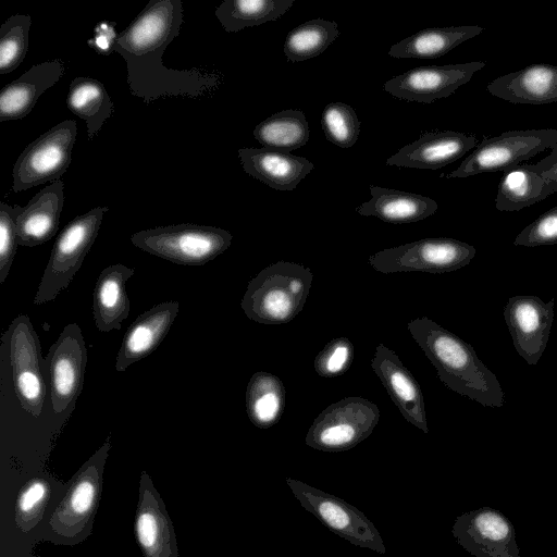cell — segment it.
I'll return each mask as SVG.
<instances>
[{"mask_svg": "<svg viewBox=\"0 0 557 557\" xmlns=\"http://www.w3.org/2000/svg\"><path fill=\"white\" fill-rule=\"evenodd\" d=\"M183 24L181 0H150L116 37L113 51L126 63L128 87L146 103L163 97L199 98L216 87L213 74L163 64L162 55Z\"/></svg>", "mask_w": 557, "mask_h": 557, "instance_id": "1", "label": "cell"}, {"mask_svg": "<svg viewBox=\"0 0 557 557\" xmlns=\"http://www.w3.org/2000/svg\"><path fill=\"white\" fill-rule=\"evenodd\" d=\"M407 329L447 388L483 407L505 405L497 376L479 359L470 344L426 317L412 319Z\"/></svg>", "mask_w": 557, "mask_h": 557, "instance_id": "2", "label": "cell"}, {"mask_svg": "<svg viewBox=\"0 0 557 557\" xmlns=\"http://www.w3.org/2000/svg\"><path fill=\"white\" fill-rule=\"evenodd\" d=\"M110 448L111 442L108 437L64 484L58 503L45 522L42 541L74 546L91 534Z\"/></svg>", "mask_w": 557, "mask_h": 557, "instance_id": "3", "label": "cell"}, {"mask_svg": "<svg viewBox=\"0 0 557 557\" xmlns=\"http://www.w3.org/2000/svg\"><path fill=\"white\" fill-rule=\"evenodd\" d=\"M313 274L302 264L278 261L248 283L240 302L246 317L261 324H284L304 308Z\"/></svg>", "mask_w": 557, "mask_h": 557, "instance_id": "4", "label": "cell"}, {"mask_svg": "<svg viewBox=\"0 0 557 557\" xmlns=\"http://www.w3.org/2000/svg\"><path fill=\"white\" fill-rule=\"evenodd\" d=\"M232 239L223 228L194 223L158 226L131 236L136 248L180 265H203L223 253Z\"/></svg>", "mask_w": 557, "mask_h": 557, "instance_id": "5", "label": "cell"}, {"mask_svg": "<svg viewBox=\"0 0 557 557\" xmlns=\"http://www.w3.org/2000/svg\"><path fill=\"white\" fill-rule=\"evenodd\" d=\"M108 207H96L70 221L57 237L34 304L53 301L72 282L94 245Z\"/></svg>", "mask_w": 557, "mask_h": 557, "instance_id": "6", "label": "cell"}, {"mask_svg": "<svg viewBox=\"0 0 557 557\" xmlns=\"http://www.w3.org/2000/svg\"><path fill=\"white\" fill-rule=\"evenodd\" d=\"M380 420L379 407L362 397L349 396L327 406L309 428L306 444L321 451L354 448L373 432Z\"/></svg>", "mask_w": 557, "mask_h": 557, "instance_id": "7", "label": "cell"}, {"mask_svg": "<svg viewBox=\"0 0 557 557\" xmlns=\"http://www.w3.org/2000/svg\"><path fill=\"white\" fill-rule=\"evenodd\" d=\"M286 483L300 505L330 531L355 546L386 554L379 530L355 506L302 481L286 478Z\"/></svg>", "mask_w": 557, "mask_h": 557, "instance_id": "8", "label": "cell"}, {"mask_svg": "<svg viewBox=\"0 0 557 557\" xmlns=\"http://www.w3.org/2000/svg\"><path fill=\"white\" fill-rule=\"evenodd\" d=\"M475 256V248L454 238H424L386 248L370 256L369 263L384 274L400 272L446 273L461 269Z\"/></svg>", "mask_w": 557, "mask_h": 557, "instance_id": "9", "label": "cell"}, {"mask_svg": "<svg viewBox=\"0 0 557 557\" xmlns=\"http://www.w3.org/2000/svg\"><path fill=\"white\" fill-rule=\"evenodd\" d=\"M557 145V129L507 131L484 138L447 178H462L487 172H506Z\"/></svg>", "mask_w": 557, "mask_h": 557, "instance_id": "10", "label": "cell"}, {"mask_svg": "<svg viewBox=\"0 0 557 557\" xmlns=\"http://www.w3.org/2000/svg\"><path fill=\"white\" fill-rule=\"evenodd\" d=\"M76 136V122L65 120L29 143L14 163L12 190L61 180L71 164Z\"/></svg>", "mask_w": 557, "mask_h": 557, "instance_id": "11", "label": "cell"}, {"mask_svg": "<svg viewBox=\"0 0 557 557\" xmlns=\"http://www.w3.org/2000/svg\"><path fill=\"white\" fill-rule=\"evenodd\" d=\"M8 338L12 383L21 407L40 416L47 394L45 359L38 335L28 318L18 314L9 325Z\"/></svg>", "mask_w": 557, "mask_h": 557, "instance_id": "12", "label": "cell"}, {"mask_svg": "<svg viewBox=\"0 0 557 557\" xmlns=\"http://www.w3.org/2000/svg\"><path fill=\"white\" fill-rule=\"evenodd\" d=\"M64 483L46 472H35L9 497V539L20 541L16 557H26L42 541L45 522L58 503Z\"/></svg>", "mask_w": 557, "mask_h": 557, "instance_id": "13", "label": "cell"}, {"mask_svg": "<svg viewBox=\"0 0 557 557\" xmlns=\"http://www.w3.org/2000/svg\"><path fill=\"white\" fill-rule=\"evenodd\" d=\"M87 358V347L79 325H65L45 358L55 413H63L75 405L83 388Z\"/></svg>", "mask_w": 557, "mask_h": 557, "instance_id": "14", "label": "cell"}, {"mask_svg": "<svg viewBox=\"0 0 557 557\" xmlns=\"http://www.w3.org/2000/svg\"><path fill=\"white\" fill-rule=\"evenodd\" d=\"M451 533L456 542L474 557H521L513 524L492 507L459 515Z\"/></svg>", "mask_w": 557, "mask_h": 557, "instance_id": "15", "label": "cell"}, {"mask_svg": "<svg viewBox=\"0 0 557 557\" xmlns=\"http://www.w3.org/2000/svg\"><path fill=\"white\" fill-rule=\"evenodd\" d=\"M484 66L483 61L419 66L392 77L383 88L395 98L431 103L449 97Z\"/></svg>", "mask_w": 557, "mask_h": 557, "instance_id": "16", "label": "cell"}, {"mask_svg": "<svg viewBox=\"0 0 557 557\" xmlns=\"http://www.w3.org/2000/svg\"><path fill=\"white\" fill-rule=\"evenodd\" d=\"M554 300L545 302L536 296H513L504 307L513 347L530 366L540 361L547 346L554 320Z\"/></svg>", "mask_w": 557, "mask_h": 557, "instance_id": "17", "label": "cell"}, {"mask_svg": "<svg viewBox=\"0 0 557 557\" xmlns=\"http://www.w3.org/2000/svg\"><path fill=\"white\" fill-rule=\"evenodd\" d=\"M134 536L144 557H180L174 525L165 504L144 470L139 476Z\"/></svg>", "mask_w": 557, "mask_h": 557, "instance_id": "18", "label": "cell"}, {"mask_svg": "<svg viewBox=\"0 0 557 557\" xmlns=\"http://www.w3.org/2000/svg\"><path fill=\"white\" fill-rule=\"evenodd\" d=\"M401 416L423 433H429L421 387L397 354L383 344L375 347L370 363Z\"/></svg>", "mask_w": 557, "mask_h": 557, "instance_id": "19", "label": "cell"}, {"mask_svg": "<svg viewBox=\"0 0 557 557\" xmlns=\"http://www.w3.org/2000/svg\"><path fill=\"white\" fill-rule=\"evenodd\" d=\"M478 139L455 131L426 132L386 160L387 165L436 170L476 147Z\"/></svg>", "mask_w": 557, "mask_h": 557, "instance_id": "20", "label": "cell"}, {"mask_svg": "<svg viewBox=\"0 0 557 557\" xmlns=\"http://www.w3.org/2000/svg\"><path fill=\"white\" fill-rule=\"evenodd\" d=\"M178 311L180 302L171 300L139 314L124 334L115 358V370L123 372L153 352L168 335Z\"/></svg>", "mask_w": 557, "mask_h": 557, "instance_id": "21", "label": "cell"}, {"mask_svg": "<svg viewBox=\"0 0 557 557\" xmlns=\"http://www.w3.org/2000/svg\"><path fill=\"white\" fill-rule=\"evenodd\" d=\"M244 171L281 191H290L312 171L313 163L290 152L271 148H240Z\"/></svg>", "mask_w": 557, "mask_h": 557, "instance_id": "22", "label": "cell"}, {"mask_svg": "<svg viewBox=\"0 0 557 557\" xmlns=\"http://www.w3.org/2000/svg\"><path fill=\"white\" fill-rule=\"evenodd\" d=\"M486 89L491 95L515 104L557 102V65H528L493 79Z\"/></svg>", "mask_w": 557, "mask_h": 557, "instance_id": "23", "label": "cell"}, {"mask_svg": "<svg viewBox=\"0 0 557 557\" xmlns=\"http://www.w3.org/2000/svg\"><path fill=\"white\" fill-rule=\"evenodd\" d=\"M65 73L64 63L53 59L33 65L0 92V121L20 120L28 115L39 97Z\"/></svg>", "mask_w": 557, "mask_h": 557, "instance_id": "24", "label": "cell"}, {"mask_svg": "<svg viewBox=\"0 0 557 557\" xmlns=\"http://www.w3.org/2000/svg\"><path fill=\"white\" fill-rule=\"evenodd\" d=\"M64 203V184L55 181L39 190L16 219L20 246L35 247L57 233Z\"/></svg>", "mask_w": 557, "mask_h": 557, "instance_id": "25", "label": "cell"}, {"mask_svg": "<svg viewBox=\"0 0 557 557\" xmlns=\"http://www.w3.org/2000/svg\"><path fill=\"white\" fill-rule=\"evenodd\" d=\"M134 275V269L122 263L104 268L92 292V315L99 332L120 331L129 315L131 301L126 283Z\"/></svg>", "mask_w": 557, "mask_h": 557, "instance_id": "26", "label": "cell"}, {"mask_svg": "<svg viewBox=\"0 0 557 557\" xmlns=\"http://www.w3.org/2000/svg\"><path fill=\"white\" fill-rule=\"evenodd\" d=\"M371 198L356 208L363 216H376L394 224L412 223L424 220L437 210L432 198L380 186H370Z\"/></svg>", "mask_w": 557, "mask_h": 557, "instance_id": "27", "label": "cell"}, {"mask_svg": "<svg viewBox=\"0 0 557 557\" xmlns=\"http://www.w3.org/2000/svg\"><path fill=\"white\" fill-rule=\"evenodd\" d=\"M483 32L478 25L425 28L394 44L387 53L397 59H435Z\"/></svg>", "mask_w": 557, "mask_h": 557, "instance_id": "28", "label": "cell"}, {"mask_svg": "<svg viewBox=\"0 0 557 557\" xmlns=\"http://www.w3.org/2000/svg\"><path fill=\"white\" fill-rule=\"evenodd\" d=\"M556 191L554 182L532 171L529 164L521 163L504 172L498 183L495 206L499 211H519Z\"/></svg>", "mask_w": 557, "mask_h": 557, "instance_id": "29", "label": "cell"}, {"mask_svg": "<svg viewBox=\"0 0 557 557\" xmlns=\"http://www.w3.org/2000/svg\"><path fill=\"white\" fill-rule=\"evenodd\" d=\"M66 107L86 123L89 141L98 135L114 112L104 85L96 78L85 76L75 77L70 84Z\"/></svg>", "mask_w": 557, "mask_h": 557, "instance_id": "30", "label": "cell"}, {"mask_svg": "<svg viewBox=\"0 0 557 557\" xmlns=\"http://www.w3.org/2000/svg\"><path fill=\"white\" fill-rule=\"evenodd\" d=\"M285 387L278 376L258 371L246 388V409L249 420L259 429H269L281 419L285 408Z\"/></svg>", "mask_w": 557, "mask_h": 557, "instance_id": "31", "label": "cell"}, {"mask_svg": "<svg viewBox=\"0 0 557 557\" xmlns=\"http://www.w3.org/2000/svg\"><path fill=\"white\" fill-rule=\"evenodd\" d=\"M309 125L302 111L284 110L276 112L253 129V137L264 148L292 151L309 140Z\"/></svg>", "mask_w": 557, "mask_h": 557, "instance_id": "32", "label": "cell"}, {"mask_svg": "<svg viewBox=\"0 0 557 557\" xmlns=\"http://www.w3.org/2000/svg\"><path fill=\"white\" fill-rule=\"evenodd\" d=\"M294 0H224L215 16L227 33L275 21L287 12Z\"/></svg>", "mask_w": 557, "mask_h": 557, "instance_id": "33", "label": "cell"}, {"mask_svg": "<svg viewBox=\"0 0 557 557\" xmlns=\"http://www.w3.org/2000/svg\"><path fill=\"white\" fill-rule=\"evenodd\" d=\"M338 35L337 23L313 18L288 32L283 51L288 62L306 61L321 54Z\"/></svg>", "mask_w": 557, "mask_h": 557, "instance_id": "34", "label": "cell"}, {"mask_svg": "<svg viewBox=\"0 0 557 557\" xmlns=\"http://www.w3.org/2000/svg\"><path fill=\"white\" fill-rule=\"evenodd\" d=\"M32 17L28 14L10 16L0 27V74L13 72L28 51Z\"/></svg>", "mask_w": 557, "mask_h": 557, "instance_id": "35", "label": "cell"}, {"mask_svg": "<svg viewBox=\"0 0 557 557\" xmlns=\"http://www.w3.org/2000/svg\"><path fill=\"white\" fill-rule=\"evenodd\" d=\"M321 127L329 141L341 147H352L360 134V121L347 103L331 102L322 111Z\"/></svg>", "mask_w": 557, "mask_h": 557, "instance_id": "36", "label": "cell"}, {"mask_svg": "<svg viewBox=\"0 0 557 557\" xmlns=\"http://www.w3.org/2000/svg\"><path fill=\"white\" fill-rule=\"evenodd\" d=\"M354 360V345L347 337L330 341L317 355L313 367L324 379H333L344 374Z\"/></svg>", "mask_w": 557, "mask_h": 557, "instance_id": "37", "label": "cell"}, {"mask_svg": "<svg viewBox=\"0 0 557 557\" xmlns=\"http://www.w3.org/2000/svg\"><path fill=\"white\" fill-rule=\"evenodd\" d=\"M23 207L0 203V284L5 282L13 263L17 240L16 219Z\"/></svg>", "mask_w": 557, "mask_h": 557, "instance_id": "38", "label": "cell"}, {"mask_svg": "<svg viewBox=\"0 0 557 557\" xmlns=\"http://www.w3.org/2000/svg\"><path fill=\"white\" fill-rule=\"evenodd\" d=\"M557 244V206L545 211L515 238V246L537 247Z\"/></svg>", "mask_w": 557, "mask_h": 557, "instance_id": "39", "label": "cell"}, {"mask_svg": "<svg viewBox=\"0 0 557 557\" xmlns=\"http://www.w3.org/2000/svg\"><path fill=\"white\" fill-rule=\"evenodd\" d=\"M116 23L100 22L94 28V36L87 40L90 48L99 54L109 55L113 52V46L117 37Z\"/></svg>", "mask_w": 557, "mask_h": 557, "instance_id": "40", "label": "cell"}, {"mask_svg": "<svg viewBox=\"0 0 557 557\" xmlns=\"http://www.w3.org/2000/svg\"><path fill=\"white\" fill-rule=\"evenodd\" d=\"M550 149L552 151L546 158L535 164H529V168L544 178L554 182L557 187V145L553 146Z\"/></svg>", "mask_w": 557, "mask_h": 557, "instance_id": "41", "label": "cell"}, {"mask_svg": "<svg viewBox=\"0 0 557 557\" xmlns=\"http://www.w3.org/2000/svg\"><path fill=\"white\" fill-rule=\"evenodd\" d=\"M26 557H39V556H36V555L30 554V555H28V556H26Z\"/></svg>", "mask_w": 557, "mask_h": 557, "instance_id": "42", "label": "cell"}, {"mask_svg": "<svg viewBox=\"0 0 557 557\" xmlns=\"http://www.w3.org/2000/svg\"><path fill=\"white\" fill-rule=\"evenodd\" d=\"M0 557H3V556L0 555Z\"/></svg>", "mask_w": 557, "mask_h": 557, "instance_id": "43", "label": "cell"}]
</instances>
